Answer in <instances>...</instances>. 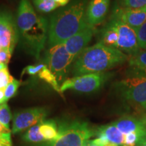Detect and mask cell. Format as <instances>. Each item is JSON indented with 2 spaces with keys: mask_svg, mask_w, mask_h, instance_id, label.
<instances>
[{
  "mask_svg": "<svg viewBox=\"0 0 146 146\" xmlns=\"http://www.w3.org/2000/svg\"><path fill=\"white\" fill-rule=\"evenodd\" d=\"M87 0H72L51 16L48 43L50 47L65 43L89 26L86 19Z\"/></svg>",
  "mask_w": 146,
  "mask_h": 146,
  "instance_id": "obj_1",
  "label": "cell"
},
{
  "mask_svg": "<svg viewBox=\"0 0 146 146\" xmlns=\"http://www.w3.org/2000/svg\"><path fill=\"white\" fill-rule=\"evenodd\" d=\"M16 25L24 47L36 59H39L48 36L47 20L36 14L29 0H21Z\"/></svg>",
  "mask_w": 146,
  "mask_h": 146,
  "instance_id": "obj_2",
  "label": "cell"
},
{
  "mask_svg": "<svg viewBox=\"0 0 146 146\" xmlns=\"http://www.w3.org/2000/svg\"><path fill=\"white\" fill-rule=\"evenodd\" d=\"M129 56L118 49L106 46L101 42L87 47L78 55L72 66L74 76L104 72L125 63Z\"/></svg>",
  "mask_w": 146,
  "mask_h": 146,
  "instance_id": "obj_3",
  "label": "cell"
},
{
  "mask_svg": "<svg viewBox=\"0 0 146 146\" xmlns=\"http://www.w3.org/2000/svg\"><path fill=\"white\" fill-rule=\"evenodd\" d=\"M94 134L87 123L73 121L60 126L56 138L45 146H83Z\"/></svg>",
  "mask_w": 146,
  "mask_h": 146,
  "instance_id": "obj_4",
  "label": "cell"
},
{
  "mask_svg": "<svg viewBox=\"0 0 146 146\" xmlns=\"http://www.w3.org/2000/svg\"><path fill=\"white\" fill-rule=\"evenodd\" d=\"M74 60L66 49L64 43L50 47L47 52L46 64L61 85L67 79Z\"/></svg>",
  "mask_w": 146,
  "mask_h": 146,
  "instance_id": "obj_5",
  "label": "cell"
},
{
  "mask_svg": "<svg viewBox=\"0 0 146 146\" xmlns=\"http://www.w3.org/2000/svg\"><path fill=\"white\" fill-rule=\"evenodd\" d=\"M110 75V73L104 72L83 74L67 78L60 86V92L62 94L68 89L82 93L93 92L98 90L108 79Z\"/></svg>",
  "mask_w": 146,
  "mask_h": 146,
  "instance_id": "obj_6",
  "label": "cell"
},
{
  "mask_svg": "<svg viewBox=\"0 0 146 146\" xmlns=\"http://www.w3.org/2000/svg\"><path fill=\"white\" fill-rule=\"evenodd\" d=\"M121 95L128 101L141 106L146 104V77L132 76L118 84Z\"/></svg>",
  "mask_w": 146,
  "mask_h": 146,
  "instance_id": "obj_7",
  "label": "cell"
},
{
  "mask_svg": "<svg viewBox=\"0 0 146 146\" xmlns=\"http://www.w3.org/2000/svg\"><path fill=\"white\" fill-rule=\"evenodd\" d=\"M19 39L17 25L12 14L0 10V48L13 52Z\"/></svg>",
  "mask_w": 146,
  "mask_h": 146,
  "instance_id": "obj_8",
  "label": "cell"
},
{
  "mask_svg": "<svg viewBox=\"0 0 146 146\" xmlns=\"http://www.w3.org/2000/svg\"><path fill=\"white\" fill-rule=\"evenodd\" d=\"M47 115L43 108H33L16 112L13 117L12 133L16 134L45 121Z\"/></svg>",
  "mask_w": 146,
  "mask_h": 146,
  "instance_id": "obj_9",
  "label": "cell"
},
{
  "mask_svg": "<svg viewBox=\"0 0 146 146\" xmlns=\"http://www.w3.org/2000/svg\"><path fill=\"white\" fill-rule=\"evenodd\" d=\"M110 23L114 27L118 35L117 49L131 56L137 53L140 48L138 45L135 31L120 20L112 17Z\"/></svg>",
  "mask_w": 146,
  "mask_h": 146,
  "instance_id": "obj_10",
  "label": "cell"
},
{
  "mask_svg": "<svg viewBox=\"0 0 146 146\" xmlns=\"http://www.w3.org/2000/svg\"><path fill=\"white\" fill-rule=\"evenodd\" d=\"M112 17L117 18L135 30L146 22V7L139 9H130L116 5Z\"/></svg>",
  "mask_w": 146,
  "mask_h": 146,
  "instance_id": "obj_11",
  "label": "cell"
},
{
  "mask_svg": "<svg viewBox=\"0 0 146 146\" xmlns=\"http://www.w3.org/2000/svg\"><path fill=\"white\" fill-rule=\"evenodd\" d=\"M96 31L95 27L89 25L64 43L66 50L74 60L87 47Z\"/></svg>",
  "mask_w": 146,
  "mask_h": 146,
  "instance_id": "obj_12",
  "label": "cell"
},
{
  "mask_svg": "<svg viewBox=\"0 0 146 146\" xmlns=\"http://www.w3.org/2000/svg\"><path fill=\"white\" fill-rule=\"evenodd\" d=\"M109 5L110 0H91L86 10L87 23L93 27L101 24L106 16Z\"/></svg>",
  "mask_w": 146,
  "mask_h": 146,
  "instance_id": "obj_13",
  "label": "cell"
},
{
  "mask_svg": "<svg viewBox=\"0 0 146 146\" xmlns=\"http://www.w3.org/2000/svg\"><path fill=\"white\" fill-rule=\"evenodd\" d=\"M96 134L98 138L117 146H123L125 139V135L113 123L98 128Z\"/></svg>",
  "mask_w": 146,
  "mask_h": 146,
  "instance_id": "obj_14",
  "label": "cell"
},
{
  "mask_svg": "<svg viewBox=\"0 0 146 146\" xmlns=\"http://www.w3.org/2000/svg\"><path fill=\"white\" fill-rule=\"evenodd\" d=\"M112 123L125 135L131 133L146 132L145 122L131 116L123 117Z\"/></svg>",
  "mask_w": 146,
  "mask_h": 146,
  "instance_id": "obj_15",
  "label": "cell"
},
{
  "mask_svg": "<svg viewBox=\"0 0 146 146\" xmlns=\"http://www.w3.org/2000/svg\"><path fill=\"white\" fill-rule=\"evenodd\" d=\"M129 66L135 75L146 77V50L139 51L129 58Z\"/></svg>",
  "mask_w": 146,
  "mask_h": 146,
  "instance_id": "obj_16",
  "label": "cell"
},
{
  "mask_svg": "<svg viewBox=\"0 0 146 146\" xmlns=\"http://www.w3.org/2000/svg\"><path fill=\"white\" fill-rule=\"evenodd\" d=\"M118 41V35L116 30L110 23L102 29L100 42L106 46L114 47L117 49Z\"/></svg>",
  "mask_w": 146,
  "mask_h": 146,
  "instance_id": "obj_17",
  "label": "cell"
},
{
  "mask_svg": "<svg viewBox=\"0 0 146 146\" xmlns=\"http://www.w3.org/2000/svg\"><path fill=\"white\" fill-rule=\"evenodd\" d=\"M40 133L45 141H51L56 138L58 135V129L54 120H49L42 122L40 125Z\"/></svg>",
  "mask_w": 146,
  "mask_h": 146,
  "instance_id": "obj_18",
  "label": "cell"
},
{
  "mask_svg": "<svg viewBox=\"0 0 146 146\" xmlns=\"http://www.w3.org/2000/svg\"><path fill=\"white\" fill-rule=\"evenodd\" d=\"M41 123H40L29 128L23 135V139L25 141L31 142V143H40V142L45 141L43 137L40 133L39 129Z\"/></svg>",
  "mask_w": 146,
  "mask_h": 146,
  "instance_id": "obj_19",
  "label": "cell"
},
{
  "mask_svg": "<svg viewBox=\"0 0 146 146\" xmlns=\"http://www.w3.org/2000/svg\"><path fill=\"white\" fill-rule=\"evenodd\" d=\"M38 76L40 78H41L42 80L47 82V83H49L52 86L55 91H56L59 94H61L60 92V87L59 85V83L56 79V76H54V74L51 72L47 67L46 66L45 68H43L39 74Z\"/></svg>",
  "mask_w": 146,
  "mask_h": 146,
  "instance_id": "obj_20",
  "label": "cell"
},
{
  "mask_svg": "<svg viewBox=\"0 0 146 146\" xmlns=\"http://www.w3.org/2000/svg\"><path fill=\"white\" fill-rule=\"evenodd\" d=\"M36 10L43 13H49L59 8L54 0H33Z\"/></svg>",
  "mask_w": 146,
  "mask_h": 146,
  "instance_id": "obj_21",
  "label": "cell"
},
{
  "mask_svg": "<svg viewBox=\"0 0 146 146\" xmlns=\"http://www.w3.org/2000/svg\"><path fill=\"white\" fill-rule=\"evenodd\" d=\"M11 119H12V114H11L10 109L5 102L0 105V123L10 130V122Z\"/></svg>",
  "mask_w": 146,
  "mask_h": 146,
  "instance_id": "obj_22",
  "label": "cell"
},
{
  "mask_svg": "<svg viewBox=\"0 0 146 146\" xmlns=\"http://www.w3.org/2000/svg\"><path fill=\"white\" fill-rule=\"evenodd\" d=\"M138 45L140 49L146 50V22L135 30Z\"/></svg>",
  "mask_w": 146,
  "mask_h": 146,
  "instance_id": "obj_23",
  "label": "cell"
},
{
  "mask_svg": "<svg viewBox=\"0 0 146 146\" xmlns=\"http://www.w3.org/2000/svg\"><path fill=\"white\" fill-rule=\"evenodd\" d=\"M20 85H21L20 81H18V80L15 79V78H13L12 81L8 84V86L6 87V88L4 90L5 102H6L8 100L12 98L16 94Z\"/></svg>",
  "mask_w": 146,
  "mask_h": 146,
  "instance_id": "obj_24",
  "label": "cell"
},
{
  "mask_svg": "<svg viewBox=\"0 0 146 146\" xmlns=\"http://www.w3.org/2000/svg\"><path fill=\"white\" fill-rule=\"evenodd\" d=\"M120 6L130 9L142 8L146 7V0H121Z\"/></svg>",
  "mask_w": 146,
  "mask_h": 146,
  "instance_id": "obj_25",
  "label": "cell"
},
{
  "mask_svg": "<svg viewBox=\"0 0 146 146\" xmlns=\"http://www.w3.org/2000/svg\"><path fill=\"white\" fill-rule=\"evenodd\" d=\"M13 78L10 76L7 66L3 67L0 70V89L5 90L9 83L12 81Z\"/></svg>",
  "mask_w": 146,
  "mask_h": 146,
  "instance_id": "obj_26",
  "label": "cell"
},
{
  "mask_svg": "<svg viewBox=\"0 0 146 146\" xmlns=\"http://www.w3.org/2000/svg\"><path fill=\"white\" fill-rule=\"evenodd\" d=\"M47 66L45 64H40L36 66H29L24 69L23 74H28L29 75H35L38 74L41 71L45 68Z\"/></svg>",
  "mask_w": 146,
  "mask_h": 146,
  "instance_id": "obj_27",
  "label": "cell"
},
{
  "mask_svg": "<svg viewBox=\"0 0 146 146\" xmlns=\"http://www.w3.org/2000/svg\"><path fill=\"white\" fill-rule=\"evenodd\" d=\"M12 52L6 49H0V64L7 66L10 62Z\"/></svg>",
  "mask_w": 146,
  "mask_h": 146,
  "instance_id": "obj_28",
  "label": "cell"
},
{
  "mask_svg": "<svg viewBox=\"0 0 146 146\" xmlns=\"http://www.w3.org/2000/svg\"><path fill=\"white\" fill-rule=\"evenodd\" d=\"M11 133L0 135V146H12Z\"/></svg>",
  "mask_w": 146,
  "mask_h": 146,
  "instance_id": "obj_29",
  "label": "cell"
},
{
  "mask_svg": "<svg viewBox=\"0 0 146 146\" xmlns=\"http://www.w3.org/2000/svg\"><path fill=\"white\" fill-rule=\"evenodd\" d=\"M108 143H109V142L98 137L93 140H88L86 141V143L84 144L83 146H104Z\"/></svg>",
  "mask_w": 146,
  "mask_h": 146,
  "instance_id": "obj_30",
  "label": "cell"
},
{
  "mask_svg": "<svg viewBox=\"0 0 146 146\" xmlns=\"http://www.w3.org/2000/svg\"><path fill=\"white\" fill-rule=\"evenodd\" d=\"M59 7H64L70 3V0H54Z\"/></svg>",
  "mask_w": 146,
  "mask_h": 146,
  "instance_id": "obj_31",
  "label": "cell"
},
{
  "mask_svg": "<svg viewBox=\"0 0 146 146\" xmlns=\"http://www.w3.org/2000/svg\"><path fill=\"white\" fill-rule=\"evenodd\" d=\"M3 103H5L4 90H3V89H0V105L2 104Z\"/></svg>",
  "mask_w": 146,
  "mask_h": 146,
  "instance_id": "obj_32",
  "label": "cell"
},
{
  "mask_svg": "<svg viewBox=\"0 0 146 146\" xmlns=\"http://www.w3.org/2000/svg\"><path fill=\"white\" fill-rule=\"evenodd\" d=\"M10 133V130L5 128L2 124L0 123V133Z\"/></svg>",
  "mask_w": 146,
  "mask_h": 146,
  "instance_id": "obj_33",
  "label": "cell"
},
{
  "mask_svg": "<svg viewBox=\"0 0 146 146\" xmlns=\"http://www.w3.org/2000/svg\"><path fill=\"white\" fill-rule=\"evenodd\" d=\"M139 146H146V140H145V141H143V143L141 144V145H139Z\"/></svg>",
  "mask_w": 146,
  "mask_h": 146,
  "instance_id": "obj_34",
  "label": "cell"
},
{
  "mask_svg": "<svg viewBox=\"0 0 146 146\" xmlns=\"http://www.w3.org/2000/svg\"><path fill=\"white\" fill-rule=\"evenodd\" d=\"M143 108H145V109L146 110V104H145V105H143Z\"/></svg>",
  "mask_w": 146,
  "mask_h": 146,
  "instance_id": "obj_35",
  "label": "cell"
},
{
  "mask_svg": "<svg viewBox=\"0 0 146 146\" xmlns=\"http://www.w3.org/2000/svg\"><path fill=\"white\" fill-rule=\"evenodd\" d=\"M145 123H146V119H145Z\"/></svg>",
  "mask_w": 146,
  "mask_h": 146,
  "instance_id": "obj_36",
  "label": "cell"
}]
</instances>
